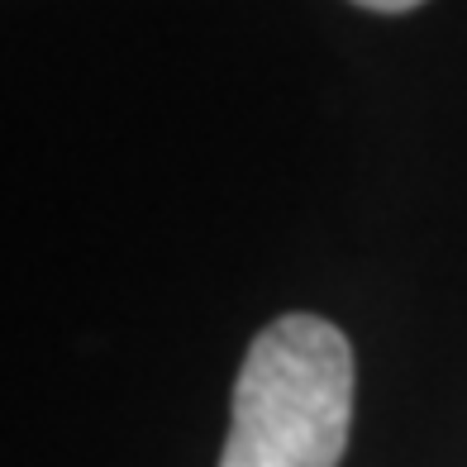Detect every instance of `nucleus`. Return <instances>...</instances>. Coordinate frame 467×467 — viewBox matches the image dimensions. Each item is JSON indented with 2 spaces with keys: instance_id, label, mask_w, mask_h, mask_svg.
Masks as SVG:
<instances>
[{
  "instance_id": "obj_1",
  "label": "nucleus",
  "mask_w": 467,
  "mask_h": 467,
  "mask_svg": "<svg viewBox=\"0 0 467 467\" xmlns=\"http://www.w3.org/2000/svg\"><path fill=\"white\" fill-rule=\"evenodd\" d=\"M353 424V348L320 315L272 320L239 368L220 467H338Z\"/></svg>"
},
{
  "instance_id": "obj_2",
  "label": "nucleus",
  "mask_w": 467,
  "mask_h": 467,
  "mask_svg": "<svg viewBox=\"0 0 467 467\" xmlns=\"http://www.w3.org/2000/svg\"><path fill=\"white\" fill-rule=\"evenodd\" d=\"M358 5L381 10V15H396V10H415V5H424V0H358Z\"/></svg>"
}]
</instances>
